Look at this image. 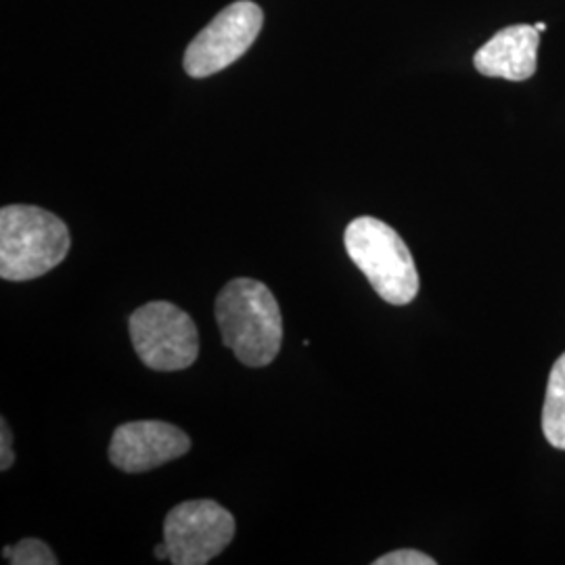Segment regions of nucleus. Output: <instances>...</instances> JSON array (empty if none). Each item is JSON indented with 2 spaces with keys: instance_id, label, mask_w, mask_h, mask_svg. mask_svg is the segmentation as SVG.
Instances as JSON below:
<instances>
[{
  "instance_id": "obj_2",
  "label": "nucleus",
  "mask_w": 565,
  "mask_h": 565,
  "mask_svg": "<svg viewBox=\"0 0 565 565\" xmlns=\"http://www.w3.org/2000/svg\"><path fill=\"white\" fill-rule=\"evenodd\" d=\"M72 245L65 223L36 205L0 210V277L32 281L60 266Z\"/></svg>"
},
{
  "instance_id": "obj_14",
  "label": "nucleus",
  "mask_w": 565,
  "mask_h": 565,
  "mask_svg": "<svg viewBox=\"0 0 565 565\" xmlns=\"http://www.w3.org/2000/svg\"><path fill=\"white\" fill-rule=\"evenodd\" d=\"M534 28H536V30H539V32H545L546 23H545V21H539V23H534Z\"/></svg>"
},
{
  "instance_id": "obj_9",
  "label": "nucleus",
  "mask_w": 565,
  "mask_h": 565,
  "mask_svg": "<svg viewBox=\"0 0 565 565\" xmlns=\"http://www.w3.org/2000/svg\"><path fill=\"white\" fill-rule=\"evenodd\" d=\"M545 438L559 450H565V352L551 369L543 408Z\"/></svg>"
},
{
  "instance_id": "obj_11",
  "label": "nucleus",
  "mask_w": 565,
  "mask_h": 565,
  "mask_svg": "<svg viewBox=\"0 0 565 565\" xmlns=\"http://www.w3.org/2000/svg\"><path fill=\"white\" fill-rule=\"evenodd\" d=\"M375 565H436V559H431L429 555H425L422 551L415 548H398L392 551L384 557L375 559Z\"/></svg>"
},
{
  "instance_id": "obj_1",
  "label": "nucleus",
  "mask_w": 565,
  "mask_h": 565,
  "mask_svg": "<svg viewBox=\"0 0 565 565\" xmlns=\"http://www.w3.org/2000/svg\"><path fill=\"white\" fill-rule=\"evenodd\" d=\"M223 343L239 363L260 369L281 350L282 319L273 291L256 279H233L216 298Z\"/></svg>"
},
{
  "instance_id": "obj_4",
  "label": "nucleus",
  "mask_w": 565,
  "mask_h": 565,
  "mask_svg": "<svg viewBox=\"0 0 565 565\" xmlns=\"http://www.w3.org/2000/svg\"><path fill=\"white\" fill-rule=\"evenodd\" d=\"M128 329L142 364L153 371H182L198 361V327L193 319L174 303H145L130 315Z\"/></svg>"
},
{
  "instance_id": "obj_12",
  "label": "nucleus",
  "mask_w": 565,
  "mask_h": 565,
  "mask_svg": "<svg viewBox=\"0 0 565 565\" xmlns=\"http://www.w3.org/2000/svg\"><path fill=\"white\" fill-rule=\"evenodd\" d=\"M13 436H11V429L7 419H0V469L7 471L13 461H15V455H13Z\"/></svg>"
},
{
  "instance_id": "obj_5",
  "label": "nucleus",
  "mask_w": 565,
  "mask_h": 565,
  "mask_svg": "<svg viewBox=\"0 0 565 565\" xmlns=\"http://www.w3.org/2000/svg\"><path fill=\"white\" fill-rule=\"evenodd\" d=\"M264 25L263 9L252 0H237L223 9L189 44L184 72L191 78H207L242 60Z\"/></svg>"
},
{
  "instance_id": "obj_13",
  "label": "nucleus",
  "mask_w": 565,
  "mask_h": 565,
  "mask_svg": "<svg viewBox=\"0 0 565 565\" xmlns=\"http://www.w3.org/2000/svg\"><path fill=\"white\" fill-rule=\"evenodd\" d=\"M153 555H156L160 562H163V559H168V562H170V548L166 545V541H162L160 545L153 548Z\"/></svg>"
},
{
  "instance_id": "obj_3",
  "label": "nucleus",
  "mask_w": 565,
  "mask_h": 565,
  "mask_svg": "<svg viewBox=\"0 0 565 565\" xmlns=\"http://www.w3.org/2000/svg\"><path fill=\"white\" fill-rule=\"evenodd\" d=\"M343 243L350 260L387 303L406 306L419 294V275L403 237L373 216L348 224Z\"/></svg>"
},
{
  "instance_id": "obj_6",
  "label": "nucleus",
  "mask_w": 565,
  "mask_h": 565,
  "mask_svg": "<svg viewBox=\"0 0 565 565\" xmlns=\"http://www.w3.org/2000/svg\"><path fill=\"white\" fill-rule=\"evenodd\" d=\"M235 536V518L216 501H186L163 522V541L174 565H205Z\"/></svg>"
},
{
  "instance_id": "obj_8",
  "label": "nucleus",
  "mask_w": 565,
  "mask_h": 565,
  "mask_svg": "<svg viewBox=\"0 0 565 565\" xmlns=\"http://www.w3.org/2000/svg\"><path fill=\"white\" fill-rule=\"evenodd\" d=\"M541 32L534 25L518 23L499 30L484 46L478 49L473 65L488 78L509 82L530 81L536 74V53Z\"/></svg>"
},
{
  "instance_id": "obj_10",
  "label": "nucleus",
  "mask_w": 565,
  "mask_h": 565,
  "mask_svg": "<svg viewBox=\"0 0 565 565\" xmlns=\"http://www.w3.org/2000/svg\"><path fill=\"white\" fill-rule=\"evenodd\" d=\"M2 557L13 565H57L60 559L51 546L39 539H23L18 545L4 546Z\"/></svg>"
},
{
  "instance_id": "obj_7",
  "label": "nucleus",
  "mask_w": 565,
  "mask_h": 565,
  "mask_svg": "<svg viewBox=\"0 0 565 565\" xmlns=\"http://www.w3.org/2000/svg\"><path fill=\"white\" fill-rule=\"evenodd\" d=\"M191 448V438L166 422H130L116 427L109 443V461L126 473H142L174 459Z\"/></svg>"
}]
</instances>
